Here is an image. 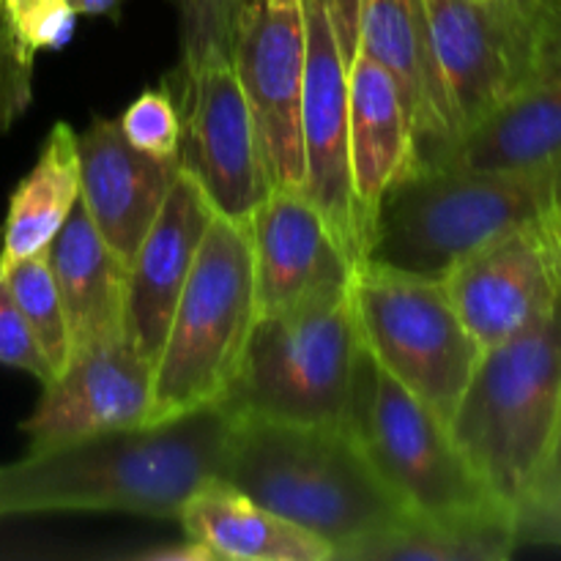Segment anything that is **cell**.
Masks as SVG:
<instances>
[{
	"label": "cell",
	"instance_id": "6da1fadb",
	"mask_svg": "<svg viewBox=\"0 0 561 561\" xmlns=\"http://www.w3.org/2000/svg\"><path fill=\"white\" fill-rule=\"evenodd\" d=\"M233 416L219 403L170 420L27 449L0 466V518L110 510L179 520L192 493L219 480Z\"/></svg>",
	"mask_w": 561,
	"mask_h": 561
},
{
	"label": "cell",
	"instance_id": "7a4b0ae2",
	"mask_svg": "<svg viewBox=\"0 0 561 561\" xmlns=\"http://www.w3.org/2000/svg\"><path fill=\"white\" fill-rule=\"evenodd\" d=\"M219 480L321 537L334 559L411 518L348 431L233 416Z\"/></svg>",
	"mask_w": 561,
	"mask_h": 561
},
{
	"label": "cell",
	"instance_id": "3957f363",
	"mask_svg": "<svg viewBox=\"0 0 561 561\" xmlns=\"http://www.w3.org/2000/svg\"><path fill=\"white\" fill-rule=\"evenodd\" d=\"M370 354L351 288L257 316L228 392L230 416L356 433Z\"/></svg>",
	"mask_w": 561,
	"mask_h": 561
},
{
	"label": "cell",
	"instance_id": "277c9868",
	"mask_svg": "<svg viewBox=\"0 0 561 561\" xmlns=\"http://www.w3.org/2000/svg\"><path fill=\"white\" fill-rule=\"evenodd\" d=\"M561 170H474L411 164L387 190L365 261L442 279L488 241L557 206Z\"/></svg>",
	"mask_w": 561,
	"mask_h": 561
},
{
	"label": "cell",
	"instance_id": "5b68a950",
	"mask_svg": "<svg viewBox=\"0 0 561 561\" xmlns=\"http://www.w3.org/2000/svg\"><path fill=\"white\" fill-rule=\"evenodd\" d=\"M561 409V301L537 327L485 348L449 433L510 510L535 488Z\"/></svg>",
	"mask_w": 561,
	"mask_h": 561
},
{
	"label": "cell",
	"instance_id": "8992f818",
	"mask_svg": "<svg viewBox=\"0 0 561 561\" xmlns=\"http://www.w3.org/2000/svg\"><path fill=\"white\" fill-rule=\"evenodd\" d=\"M257 321L252 244L244 225L214 214L153 367L151 420L222 400Z\"/></svg>",
	"mask_w": 561,
	"mask_h": 561
},
{
	"label": "cell",
	"instance_id": "52a82bcc",
	"mask_svg": "<svg viewBox=\"0 0 561 561\" xmlns=\"http://www.w3.org/2000/svg\"><path fill=\"white\" fill-rule=\"evenodd\" d=\"M351 296L373 362L449 425L482 348L460 321L444 279L362 261Z\"/></svg>",
	"mask_w": 561,
	"mask_h": 561
},
{
	"label": "cell",
	"instance_id": "ba28073f",
	"mask_svg": "<svg viewBox=\"0 0 561 561\" xmlns=\"http://www.w3.org/2000/svg\"><path fill=\"white\" fill-rule=\"evenodd\" d=\"M356 436L381 480L416 518L442 524L515 518L460 453L447 422L376 362L362 394Z\"/></svg>",
	"mask_w": 561,
	"mask_h": 561
},
{
	"label": "cell",
	"instance_id": "9c48e42d",
	"mask_svg": "<svg viewBox=\"0 0 561 561\" xmlns=\"http://www.w3.org/2000/svg\"><path fill=\"white\" fill-rule=\"evenodd\" d=\"M425 11L458 137L529 82L561 42L540 36L510 0H425Z\"/></svg>",
	"mask_w": 561,
	"mask_h": 561
},
{
	"label": "cell",
	"instance_id": "30bf717a",
	"mask_svg": "<svg viewBox=\"0 0 561 561\" xmlns=\"http://www.w3.org/2000/svg\"><path fill=\"white\" fill-rule=\"evenodd\" d=\"M230 66L255 124L272 186L301 190L307 27L301 0H241Z\"/></svg>",
	"mask_w": 561,
	"mask_h": 561
},
{
	"label": "cell",
	"instance_id": "8fae6325",
	"mask_svg": "<svg viewBox=\"0 0 561 561\" xmlns=\"http://www.w3.org/2000/svg\"><path fill=\"white\" fill-rule=\"evenodd\" d=\"M553 208L482 244L442 277L482 351L537 327L559 307L561 236Z\"/></svg>",
	"mask_w": 561,
	"mask_h": 561
},
{
	"label": "cell",
	"instance_id": "7c38bea8",
	"mask_svg": "<svg viewBox=\"0 0 561 561\" xmlns=\"http://www.w3.org/2000/svg\"><path fill=\"white\" fill-rule=\"evenodd\" d=\"M179 164L219 217L250 225L272 192L255 124L230 60L181 77Z\"/></svg>",
	"mask_w": 561,
	"mask_h": 561
},
{
	"label": "cell",
	"instance_id": "4fadbf2b",
	"mask_svg": "<svg viewBox=\"0 0 561 561\" xmlns=\"http://www.w3.org/2000/svg\"><path fill=\"white\" fill-rule=\"evenodd\" d=\"M307 27V71L301 96V192L327 217L356 263L365 261V228L354 195L348 146V64L340 53L323 0H301Z\"/></svg>",
	"mask_w": 561,
	"mask_h": 561
},
{
	"label": "cell",
	"instance_id": "5bb4252c",
	"mask_svg": "<svg viewBox=\"0 0 561 561\" xmlns=\"http://www.w3.org/2000/svg\"><path fill=\"white\" fill-rule=\"evenodd\" d=\"M153 403V367L126 332L71 351L64 370L44 383L33 414L22 422L27 449H47L99 433L146 425Z\"/></svg>",
	"mask_w": 561,
	"mask_h": 561
},
{
	"label": "cell",
	"instance_id": "9a60e30c",
	"mask_svg": "<svg viewBox=\"0 0 561 561\" xmlns=\"http://www.w3.org/2000/svg\"><path fill=\"white\" fill-rule=\"evenodd\" d=\"M257 316L351 288L356 261L301 190L272 186L247 225Z\"/></svg>",
	"mask_w": 561,
	"mask_h": 561
},
{
	"label": "cell",
	"instance_id": "2e32d148",
	"mask_svg": "<svg viewBox=\"0 0 561 561\" xmlns=\"http://www.w3.org/2000/svg\"><path fill=\"white\" fill-rule=\"evenodd\" d=\"M214 214L217 211L197 181L179 170L157 219L131 257L124 332L151 367H157L162 354L170 318Z\"/></svg>",
	"mask_w": 561,
	"mask_h": 561
},
{
	"label": "cell",
	"instance_id": "e0dca14e",
	"mask_svg": "<svg viewBox=\"0 0 561 561\" xmlns=\"http://www.w3.org/2000/svg\"><path fill=\"white\" fill-rule=\"evenodd\" d=\"M359 53L383 66L398 88L411 131V164L438 162L458 129L438 71L425 0H362Z\"/></svg>",
	"mask_w": 561,
	"mask_h": 561
},
{
	"label": "cell",
	"instance_id": "ac0fdd59",
	"mask_svg": "<svg viewBox=\"0 0 561 561\" xmlns=\"http://www.w3.org/2000/svg\"><path fill=\"white\" fill-rule=\"evenodd\" d=\"M80 203L110 250L129 266L157 219L181 164L137 151L118 121L96 118L77 137Z\"/></svg>",
	"mask_w": 561,
	"mask_h": 561
},
{
	"label": "cell",
	"instance_id": "d6986e66",
	"mask_svg": "<svg viewBox=\"0 0 561 561\" xmlns=\"http://www.w3.org/2000/svg\"><path fill=\"white\" fill-rule=\"evenodd\" d=\"M438 162L474 170H561V42L529 82L458 137Z\"/></svg>",
	"mask_w": 561,
	"mask_h": 561
},
{
	"label": "cell",
	"instance_id": "ffe728a7",
	"mask_svg": "<svg viewBox=\"0 0 561 561\" xmlns=\"http://www.w3.org/2000/svg\"><path fill=\"white\" fill-rule=\"evenodd\" d=\"M348 146L365 247L389 186L411 164V131L392 77L367 55L348 66Z\"/></svg>",
	"mask_w": 561,
	"mask_h": 561
},
{
	"label": "cell",
	"instance_id": "44dd1931",
	"mask_svg": "<svg viewBox=\"0 0 561 561\" xmlns=\"http://www.w3.org/2000/svg\"><path fill=\"white\" fill-rule=\"evenodd\" d=\"M179 524L190 540L214 559L236 561H332L334 551L301 526L257 504L225 480L197 488L184 504Z\"/></svg>",
	"mask_w": 561,
	"mask_h": 561
},
{
	"label": "cell",
	"instance_id": "7402d4cb",
	"mask_svg": "<svg viewBox=\"0 0 561 561\" xmlns=\"http://www.w3.org/2000/svg\"><path fill=\"white\" fill-rule=\"evenodd\" d=\"M47 261L64 301L71 351L124 332L129 266L99 236L80 201L49 241Z\"/></svg>",
	"mask_w": 561,
	"mask_h": 561
},
{
	"label": "cell",
	"instance_id": "603a6c76",
	"mask_svg": "<svg viewBox=\"0 0 561 561\" xmlns=\"http://www.w3.org/2000/svg\"><path fill=\"white\" fill-rule=\"evenodd\" d=\"M80 201V151L66 121L49 129L31 173L14 186L0 225V263L47 252L49 241Z\"/></svg>",
	"mask_w": 561,
	"mask_h": 561
},
{
	"label": "cell",
	"instance_id": "cb8c5ba5",
	"mask_svg": "<svg viewBox=\"0 0 561 561\" xmlns=\"http://www.w3.org/2000/svg\"><path fill=\"white\" fill-rule=\"evenodd\" d=\"M518 546L515 518L460 520L442 524L427 518H405L394 529L362 542L351 561H389V559H425V561H499L513 557Z\"/></svg>",
	"mask_w": 561,
	"mask_h": 561
},
{
	"label": "cell",
	"instance_id": "d4e9b609",
	"mask_svg": "<svg viewBox=\"0 0 561 561\" xmlns=\"http://www.w3.org/2000/svg\"><path fill=\"white\" fill-rule=\"evenodd\" d=\"M0 266H3L5 283H9L11 296H14L33 340H36L44 359L49 362L53 373L58 376L71 356V334L47 252L0 263Z\"/></svg>",
	"mask_w": 561,
	"mask_h": 561
},
{
	"label": "cell",
	"instance_id": "484cf974",
	"mask_svg": "<svg viewBox=\"0 0 561 561\" xmlns=\"http://www.w3.org/2000/svg\"><path fill=\"white\" fill-rule=\"evenodd\" d=\"M173 5L179 14L181 77L217 60H230L241 0H173Z\"/></svg>",
	"mask_w": 561,
	"mask_h": 561
},
{
	"label": "cell",
	"instance_id": "4316f807",
	"mask_svg": "<svg viewBox=\"0 0 561 561\" xmlns=\"http://www.w3.org/2000/svg\"><path fill=\"white\" fill-rule=\"evenodd\" d=\"M121 131L137 151L153 159H179L181 107L170 88H148L118 121Z\"/></svg>",
	"mask_w": 561,
	"mask_h": 561
},
{
	"label": "cell",
	"instance_id": "83f0119b",
	"mask_svg": "<svg viewBox=\"0 0 561 561\" xmlns=\"http://www.w3.org/2000/svg\"><path fill=\"white\" fill-rule=\"evenodd\" d=\"M0 16L31 53L64 49L77 27V11L69 0H3Z\"/></svg>",
	"mask_w": 561,
	"mask_h": 561
},
{
	"label": "cell",
	"instance_id": "f1b7e54d",
	"mask_svg": "<svg viewBox=\"0 0 561 561\" xmlns=\"http://www.w3.org/2000/svg\"><path fill=\"white\" fill-rule=\"evenodd\" d=\"M0 365L31 373L33 378L42 381V387L55 378L53 367L44 359L42 348L33 340L31 329H27L20 307L11 296L9 283L3 277V266H0Z\"/></svg>",
	"mask_w": 561,
	"mask_h": 561
},
{
	"label": "cell",
	"instance_id": "f546056e",
	"mask_svg": "<svg viewBox=\"0 0 561 561\" xmlns=\"http://www.w3.org/2000/svg\"><path fill=\"white\" fill-rule=\"evenodd\" d=\"M33 60L36 53H31L0 16V129H9L31 104Z\"/></svg>",
	"mask_w": 561,
	"mask_h": 561
},
{
	"label": "cell",
	"instance_id": "4dcf8cb0",
	"mask_svg": "<svg viewBox=\"0 0 561 561\" xmlns=\"http://www.w3.org/2000/svg\"><path fill=\"white\" fill-rule=\"evenodd\" d=\"M518 542H553L561 546V504L526 502L515 510Z\"/></svg>",
	"mask_w": 561,
	"mask_h": 561
},
{
	"label": "cell",
	"instance_id": "1f68e13d",
	"mask_svg": "<svg viewBox=\"0 0 561 561\" xmlns=\"http://www.w3.org/2000/svg\"><path fill=\"white\" fill-rule=\"evenodd\" d=\"M329 9V20H332L334 36H337L340 53H343L345 64H354L356 53H359V16H362V0H323Z\"/></svg>",
	"mask_w": 561,
	"mask_h": 561
},
{
	"label": "cell",
	"instance_id": "d6a6232c",
	"mask_svg": "<svg viewBox=\"0 0 561 561\" xmlns=\"http://www.w3.org/2000/svg\"><path fill=\"white\" fill-rule=\"evenodd\" d=\"M526 502L561 504V409H559L557 427H553L551 447H548L546 460H542V469L540 474H537L535 488H531L529 496H526L520 504Z\"/></svg>",
	"mask_w": 561,
	"mask_h": 561
},
{
	"label": "cell",
	"instance_id": "836d02e7",
	"mask_svg": "<svg viewBox=\"0 0 561 561\" xmlns=\"http://www.w3.org/2000/svg\"><path fill=\"white\" fill-rule=\"evenodd\" d=\"M540 36H561V0H510Z\"/></svg>",
	"mask_w": 561,
	"mask_h": 561
},
{
	"label": "cell",
	"instance_id": "e575fe53",
	"mask_svg": "<svg viewBox=\"0 0 561 561\" xmlns=\"http://www.w3.org/2000/svg\"><path fill=\"white\" fill-rule=\"evenodd\" d=\"M142 559H153V561H214V553L208 551L206 546H201V542H195V540H190V537H186L181 546L159 548V551L146 553Z\"/></svg>",
	"mask_w": 561,
	"mask_h": 561
},
{
	"label": "cell",
	"instance_id": "d590c367",
	"mask_svg": "<svg viewBox=\"0 0 561 561\" xmlns=\"http://www.w3.org/2000/svg\"><path fill=\"white\" fill-rule=\"evenodd\" d=\"M77 14L85 16H118L121 0H69Z\"/></svg>",
	"mask_w": 561,
	"mask_h": 561
},
{
	"label": "cell",
	"instance_id": "8d00e7d4",
	"mask_svg": "<svg viewBox=\"0 0 561 561\" xmlns=\"http://www.w3.org/2000/svg\"><path fill=\"white\" fill-rule=\"evenodd\" d=\"M553 211H557V225H559V236H561V184H559V197H557V208H553Z\"/></svg>",
	"mask_w": 561,
	"mask_h": 561
},
{
	"label": "cell",
	"instance_id": "74e56055",
	"mask_svg": "<svg viewBox=\"0 0 561 561\" xmlns=\"http://www.w3.org/2000/svg\"><path fill=\"white\" fill-rule=\"evenodd\" d=\"M0 9H3V0H0Z\"/></svg>",
	"mask_w": 561,
	"mask_h": 561
}]
</instances>
